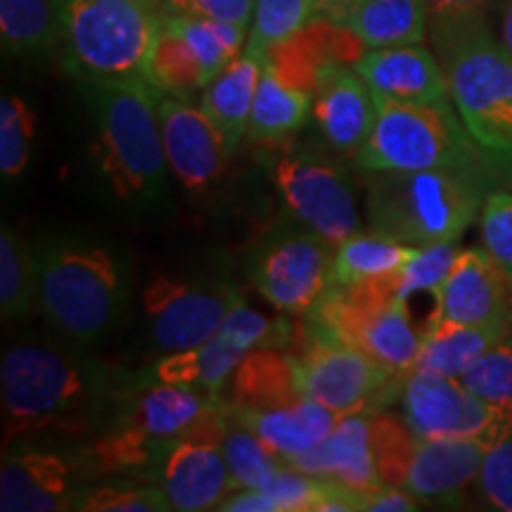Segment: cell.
<instances>
[{"mask_svg": "<svg viewBox=\"0 0 512 512\" xmlns=\"http://www.w3.org/2000/svg\"><path fill=\"white\" fill-rule=\"evenodd\" d=\"M136 384L79 351L50 344L12 347L0 366L5 446L38 432L86 434L105 427Z\"/></svg>", "mask_w": 512, "mask_h": 512, "instance_id": "obj_1", "label": "cell"}, {"mask_svg": "<svg viewBox=\"0 0 512 512\" xmlns=\"http://www.w3.org/2000/svg\"><path fill=\"white\" fill-rule=\"evenodd\" d=\"M38 306L57 335L79 347L100 342L124 318L131 275L112 247L50 235L34 249Z\"/></svg>", "mask_w": 512, "mask_h": 512, "instance_id": "obj_2", "label": "cell"}, {"mask_svg": "<svg viewBox=\"0 0 512 512\" xmlns=\"http://www.w3.org/2000/svg\"><path fill=\"white\" fill-rule=\"evenodd\" d=\"M453 107L503 183H512V53L489 22L432 29Z\"/></svg>", "mask_w": 512, "mask_h": 512, "instance_id": "obj_3", "label": "cell"}, {"mask_svg": "<svg viewBox=\"0 0 512 512\" xmlns=\"http://www.w3.org/2000/svg\"><path fill=\"white\" fill-rule=\"evenodd\" d=\"M95 112V159L117 200L157 202L164 192L166 152L159 95L150 79L83 81Z\"/></svg>", "mask_w": 512, "mask_h": 512, "instance_id": "obj_4", "label": "cell"}, {"mask_svg": "<svg viewBox=\"0 0 512 512\" xmlns=\"http://www.w3.org/2000/svg\"><path fill=\"white\" fill-rule=\"evenodd\" d=\"M494 176L465 171H373L368 176L370 226L406 245L456 242L477 219Z\"/></svg>", "mask_w": 512, "mask_h": 512, "instance_id": "obj_5", "label": "cell"}, {"mask_svg": "<svg viewBox=\"0 0 512 512\" xmlns=\"http://www.w3.org/2000/svg\"><path fill=\"white\" fill-rule=\"evenodd\" d=\"M377 119L356 164L363 171H465L494 176L496 169L479 150L453 100L439 105L394 100L375 93ZM503 183V181H501Z\"/></svg>", "mask_w": 512, "mask_h": 512, "instance_id": "obj_6", "label": "cell"}, {"mask_svg": "<svg viewBox=\"0 0 512 512\" xmlns=\"http://www.w3.org/2000/svg\"><path fill=\"white\" fill-rule=\"evenodd\" d=\"M159 12L136 0H67L64 50L81 81L147 79Z\"/></svg>", "mask_w": 512, "mask_h": 512, "instance_id": "obj_7", "label": "cell"}, {"mask_svg": "<svg viewBox=\"0 0 512 512\" xmlns=\"http://www.w3.org/2000/svg\"><path fill=\"white\" fill-rule=\"evenodd\" d=\"M249 278L273 309L304 316L337 285L335 245L304 223H285L254 247Z\"/></svg>", "mask_w": 512, "mask_h": 512, "instance_id": "obj_8", "label": "cell"}, {"mask_svg": "<svg viewBox=\"0 0 512 512\" xmlns=\"http://www.w3.org/2000/svg\"><path fill=\"white\" fill-rule=\"evenodd\" d=\"M226 427L228 406L216 401L164 451L150 482L162 486L174 510H219L223 498L235 491L223 456Z\"/></svg>", "mask_w": 512, "mask_h": 512, "instance_id": "obj_9", "label": "cell"}, {"mask_svg": "<svg viewBox=\"0 0 512 512\" xmlns=\"http://www.w3.org/2000/svg\"><path fill=\"white\" fill-rule=\"evenodd\" d=\"M273 183L294 221L304 223L330 245L358 233L354 188L342 166L309 147L273 159Z\"/></svg>", "mask_w": 512, "mask_h": 512, "instance_id": "obj_10", "label": "cell"}, {"mask_svg": "<svg viewBox=\"0 0 512 512\" xmlns=\"http://www.w3.org/2000/svg\"><path fill=\"white\" fill-rule=\"evenodd\" d=\"M401 401L403 418L418 439H477L496 446L512 434V411L479 399L456 377L413 370Z\"/></svg>", "mask_w": 512, "mask_h": 512, "instance_id": "obj_11", "label": "cell"}, {"mask_svg": "<svg viewBox=\"0 0 512 512\" xmlns=\"http://www.w3.org/2000/svg\"><path fill=\"white\" fill-rule=\"evenodd\" d=\"M297 363L299 392L337 413H380L403 392L406 377H396L351 344H318Z\"/></svg>", "mask_w": 512, "mask_h": 512, "instance_id": "obj_12", "label": "cell"}, {"mask_svg": "<svg viewBox=\"0 0 512 512\" xmlns=\"http://www.w3.org/2000/svg\"><path fill=\"white\" fill-rule=\"evenodd\" d=\"M98 475L88 448H12L0 467V510L64 512L76 503L91 477Z\"/></svg>", "mask_w": 512, "mask_h": 512, "instance_id": "obj_13", "label": "cell"}, {"mask_svg": "<svg viewBox=\"0 0 512 512\" xmlns=\"http://www.w3.org/2000/svg\"><path fill=\"white\" fill-rule=\"evenodd\" d=\"M280 337V325L249 309L242 302L230 311L214 337L202 342L200 347L166 354L143 377L147 382L178 384L197 392L219 396L226 387L228 377L238 370L249 351L271 344Z\"/></svg>", "mask_w": 512, "mask_h": 512, "instance_id": "obj_14", "label": "cell"}, {"mask_svg": "<svg viewBox=\"0 0 512 512\" xmlns=\"http://www.w3.org/2000/svg\"><path fill=\"white\" fill-rule=\"evenodd\" d=\"M242 302V294L221 280L188 283L166 275L152 280L143 294L152 344L166 354L200 347L219 332L223 320Z\"/></svg>", "mask_w": 512, "mask_h": 512, "instance_id": "obj_15", "label": "cell"}, {"mask_svg": "<svg viewBox=\"0 0 512 512\" xmlns=\"http://www.w3.org/2000/svg\"><path fill=\"white\" fill-rule=\"evenodd\" d=\"M430 323L472 325L508 332L510 280L484 247L458 254L451 273L439 287Z\"/></svg>", "mask_w": 512, "mask_h": 512, "instance_id": "obj_16", "label": "cell"}, {"mask_svg": "<svg viewBox=\"0 0 512 512\" xmlns=\"http://www.w3.org/2000/svg\"><path fill=\"white\" fill-rule=\"evenodd\" d=\"M166 162L188 190H204L226 166V140L202 107L181 95H159Z\"/></svg>", "mask_w": 512, "mask_h": 512, "instance_id": "obj_17", "label": "cell"}, {"mask_svg": "<svg viewBox=\"0 0 512 512\" xmlns=\"http://www.w3.org/2000/svg\"><path fill=\"white\" fill-rule=\"evenodd\" d=\"M377 119L375 91L356 69L335 60L320 64L313 88V121L323 138L344 155H356Z\"/></svg>", "mask_w": 512, "mask_h": 512, "instance_id": "obj_18", "label": "cell"}, {"mask_svg": "<svg viewBox=\"0 0 512 512\" xmlns=\"http://www.w3.org/2000/svg\"><path fill=\"white\" fill-rule=\"evenodd\" d=\"M489 444L477 439H420L406 486L420 503L460 508L463 496L482 470Z\"/></svg>", "mask_w": 512, "mask_h": 512, "instance_id": "obj_19", "label": "cell"}, {"mask_svg": "<svg viewBox=\"0 0 512 512\" xmlns=\"http://www.w3.org/2000/svg\"><path fill=\"white\" fill-rule=\"evenodd\" d=\"M354 69L375 93L394 100L439 105L451 100L444 67L422 43L366 48Z\"/></svg>", "mask_w": 512, "mask_h": 512, "instance_id": "obj_20", "label": "cell"}, {"mask_svg": "<svg viewBox=\"0 0 512 512\" xmlns=\"http://www.w3.org/2000/svg\"><path fill=\"white\" fill-rule=\"evenodd\" d=\"M285 465L297 467L306 475L328 479L358 496L375 491L382 482L370 444V413L342 415L323 444L285 460Z\"/></svg>", "mask_w": 512, "mask_h": 512, "instance_id": "obj_21", "label": "cell"}, {"mask_svg": "<svg viewBox=\"0 0 512 512\" xmlns=\"http://www.w3.org/2000/svg\"><path fill=\"white\" fill-rule=\"evenodd\" d=\"M233 408L249 430L264 441L283 463L323 444L339 420L337 413H332L323 403L306 399V396L294 403H287V406L268 408V411H249V408L238 406Z\"/></svg>", "mask_w": 512, "mask_h": 512, "instance_id": "obj_22", "label": "cell"}, {"mask_svg": "<svg viewBox=\"0 0 512 512\" xmlns=\"http://www.w3.org/2000/svg\"><path fill=\"white\" fill-rule=\"evenodd\" d=\"M266 57L252 50H242L214 81L204 88L202 110L209 114L214 126L226 140L228 152H233L242 136H247L249 117H252L254 95L264 74Z\"/></svg>", "mask_w": 512, "mask_h": 512, "instance_id": "obj_23", "label": "cell"}, {"mask_svg": "<svg viewBox=\"0 0 512 512\" xmlns=\"http://www.w3.org/2000/svg\"><path fill=\"white\" fill-rule=\"evenodd\" d=\"M302 399L292 354L264 344L242 358L230 382V403L249 411H268Z\"/></svg>", "mask_w": 512, "mask_h": 512, "instance_id": "obj_24", "label": "cell"}, {"mask_svg": "<svg viewBox=\"0 0 512 512\" xmlns=\"http://www.w3.org/2000/svg\"><path fill=\"white\" fill-rule=\"evenodd\" d=\"M313 112V91L299 86L280 74L273 62L266 60L259 88L254 95L247 138L252 143H280L299 131Z\"/></svg>", "mask_w": 512, "mask_h": 512, "instance_id": "obj_25", "label": "cell"}, {"mask_svg": "<svg viewBox=\"0 0 512 512\" xmlns=\"http://www.w3.org/2000/svg\"><path fill=\"white\" fill-rule=\"evenodd\" d=\"M337 27L354 34L363 48L422 43L430 29L425 0H356Z\"/></svg>", "mask_w": 512, "mask_h": 512, "instance_id": "obj_26", "label": "cell"}, {"mask_svg": "<svg viewBox=\"0 0 512 512\" xmlns=\"http://www.w3.org/2000/svg\"><path fill=\"white\" fill-rule=\"evenodd\" d=\"M67 0H0L3 50L15 57H34L64 43Z\"/></svg>", "mask_w": 512, "mask_h": 512, "instance_id": "obj_27", "label": "cell"}, {"mask_svg": "<svg viewBox=\"0 0 512 512\" xmlns=\"http://www.w3.org/2000/svg\"><path fill=\"white\" fill-rule=\"evenodd\" d=\"M505 337L496 328H472V325L427 323L422 335V351L415 370L456 377L460 380L479 356H484L494 344Z\"/></svg>", "mask_w": 512, "mask_h": 512, "instance_id": "obj_28", "label": "cell"}, {"mask_svg": "<svg viewBox=\"0 0 512 512\" xmlns=\"http://www.w3.org/2000/svg\"><path fill=\"white\" fill-rule=\"evenodd\" d=\"M415 245H406L380 230L354 233L339 242L335 249V275L337 285L351 287L368 280L394 275L415 254Z\"/></svg>", "mask_w": 512, "mask_h": 512, "instance_id": "obj_29", "label": "cell"}, {"mask_svg": "<svg viewBox=\"0 0 512 512\" xmlns=\"http://www.w3.org/2000/svg\"><path fill=\"white\" fill-rule=\"evenodd\" d=\"M159 17H162L166 27L174 29L192 48V53L197 55L207 86L235 60V57H240L242 50L247 46L249 29L235 27V24L197 15H162V12H159Z\"/></svg>", "mask_w": 512, "mask_h": 512, "instance_id": "obj_30", "label": "cell"}, {"mask_svg": "<svg viewBox=\"0 0 512 512\" xmlns=\"http://www.w3.org/2000/svg\"><path fill=\"white\" fill-rule=\"evenodd\" d=\"M38 306L36 254L8 223L0 228V313L3 320H27Z\"/></svg>", "mask_w": 512, "mask_h": 512, "instance_id": "obj_31", "label": "cell"}, {"mask_svg": "<svg viewBox=\"0 0 512 512\" xmlns=\"http://www.w3.org/2000/svg\"><path fill=\"white\" fill-rule=\"evenodd\" d=\"M226 406L228 427L223 437V456H226L235 489H264L285 463L249 430L230 403Z\"/></svg>", "mask_w": 512, "mask_h": 512, "instance_id": "obj_32", "label": "cell"}, {"mask_svg": "<svg viewBox=\"0 0 512 512\" xmlns=\"http://www.w3.org/2000/svg\"><path fill=\"white\" fill-rule=\"evenodd\" d=\"M147 79L155 83L162 93L181 95V98H188L190 93L207 88L197 55L174 29L166 27L162 17H159V36L150 57Z\"/></svg>", "mask_w": 512, "mask_h": 512, "instance_id": "obj_33", "label": "cell"}, {"mask_svg": "<svg viewBox=\"0 0 512 512\" xmlns=\"http://www.w3.org/2000/svg\"><path fill=\"white\" fill-rule=\"evenodd\" d=\"M418 441V434L411 430L406 418L387 411L370 415V444H373L377 475L382 484L403 486Z\"/></svg>", "mask_w": 512, "mask_h": 512, "instance_id": "obj_34", "label": "cell"}, {"mask_svg": "<svg viewBox=\"0 0 512 512\" xmlns=\"http://www.w3.org/2000/svg\"><path fill=\"white\" fill-rule=\"evenodd\" d=\"M316 19V0H259L249 29L247 50L268 57V53Z\"/></svg>", "mask_w": 512, "mask_h": 512, "instance_id": "obj_35", "label": "cell"}, {"mask_svg": "<svg viewBox=\"0 0 512 512\" xmlns=\"http://www.w3.org/2000/svg\"><path fill=\"white\" fill-rule=\"evenodd\" d=\"M36 119L19 95H5L0 102V174L5 181L27 169L34 145Z\"/></svg>", "mask_w": 512, "mask_h": 512, "instance_id": "obj_36", "label": "cell"}, {"mask_svg": "<svg viewBox=\"0 0 512 512\" xmlns=\"http://www.w3.org/2000/svg\"><path fill=\"white\" fill-rule=\"evenodd\" d=\"M155 484V482H152ZM152 484H88L76 503L81 512H169V496Z\"/></svg>", "mask_w": 512, "mask_h": 512, "instance_id": "obj_37", "label": "cell"}, {"mask_svg": "<svg viewBox=\"0 0 512 512\" xmlns=\"http://www.w3.org/2000/svg\"><path fill=\"white\" fill-rule=\"evenodd\" d=\"M458 254L456 242H434V245L418 247L396 273V294L403 299L418 292L437 294L456 264Z\"/></svg>", "mask_w": 512, "mask_h": 512, "instance_id": "obj_38", "label": "cell"}, {"mask_svg": "<svg viewBox=\"0 0 512 512\" xmlns=\"http://www.w3.org/2000/svg\"><path fill=\"white\" fill-rule=\"evenodd\" d=\"M460 382L479 399L512 411V339L503 337L479 356Z\"/></svg>", "mask_w": 512, "mask_h": 512, "instance_id": "obj_39", "label": "cell"}, {"mask_svg": "<svg viewBox=\"0 0 512 512\" xmlns=\"http://www.w3.org/2000/svg\"><path fill=\"white\" fill-rule=\"evenodd\" d=\"M482 240L512 285V190L494 188L482 207Z\"/></svg>", "mask_w": 512, "mask_h": 512, "instance_id": "obj_40", "label": "cell"}, {"mask_svg": "<svg viewBox=\"0 0 512 512\" xmlns=\"http://www.w3.org/2000/svg\"><path fill=\"white\" fill-rule=\"evenodd\" d=\"M264 489L273 498L278 512H316L323 496V479L306 475L297 467L283 465Z\"/></svg>", "mask_w": 512, "mask_h": 512, "instance_id": "obj_41", "label": "cell"}, {"mask_svg": "<svg viewBox=\"0 0 512 512\" xmlns=\"http://www.w3.org/2000/svg\"><path fill=\"white\" fill-rule=\"evenodd\" d=\"M477 489L489 508L512 512V434L489 448L479 470Z\"/></svg>", "mask_w": 512, "mask_h": 512, "instance_id": "obj_42", "label": "cell"}, {"mask_svg": "<svg viewBox=\"0 0 512 512\" xmlns=\"http://www.w3.org/2000/svg\"><path fill=\"white\" fill-rule=\"evenodd\" d=\"M259 0H162V15H197L252 29Z\"/></svg>", "mask_w": 512, "mask_h": 512, "instance_id": "obj_43", "label": "cell"}, {"mask_svg": "<svg viewBox=\"0 0 512 512\" xmlns=\"http://www.w3.org/2000/svg\"><path fill=\"white\" fill-rule=\"evenodd\" d=\"M503 0H425L430 31L467 22H489Z\"/></svg>", "mask_w": 512, "mask_h": 512, "instance_id": "obj_44", "label": "cell"}, {"mask_svg": "<svg viewBox=\"0 0 512 512\" xmlns=\"http://www.w3.org/2000/svg\"><path fill=\"white\" fill-rule=\"evenodd\" d=\"M418 503L420 498L413 496L406 486L382 484L363 496V510L370 512H415L420 508Z\"/></svg>", "mask_w": 512, "mask_h": 512, "instance_id": "obj_45", "label": "cell"}, {"mask_svg": "<svg viewBox=\"0 0 512 512\" xmlns=\"http://www.w3.org/2000/svg\"><path fill=\"white\" fill-rule=\"evenodd\" d=\"M221 512H278L266 489H235L219 505Z\"/></svg>", "mask_w": 512, "mask_h": 512, "instance_id": "obj_46", "label": "cell"}, {"mask_svg": "<svg viewBox=\"0 0 512 512\" xmlns=\"http://www.w3.org/2000/svg\"><path fill=\"white\" fill-rule=\"evenodd\" d=\"M356 0H316V19L313 22H330V24H337L339 19L347 15L351 5H354Z\"/></svg>", "mask_w": 512, "mask_h": 512, "instance_id": "obj_47", "label": "cell"}, {"mask_svg": "<svg viewBox=\"0 0 512 512\" xmlns=\"http://www.w3.org/2000/svg\"><path fill=\"white\" fill-rule=\"evenodd\" d=\"M501 41L512 53V0L501 3Z\"/></svg>", "mask_w": 512, "mask_h": 512, "instance_id": "obj_48", "label": "cell"}, {"mask_svg": "<svg viewBox=\"0 0 512 512\" xmlns=\"http://www.w3.org/2000/svg\"><path fill=\"white\" fill-rule=\"evenodd\" d=\"M136 3L143 5V8H147V10L159 12V5H162V0H136Z\"/></svg>", "mask_w": 512, "mask_h": 512, "instance_id": "obj_49", "label": "cell"}, {"mask_svg": "<svg viewBox=\"0 0 512 512\" xmlns=\"http://www.w3.org/2000/svg\"><path fill=\"white\" fill-rule=\"evenodd\" d=\"M505 337L512 339V285H510V313H508V332H505Z\"/></svg>", "mask_w": 512, "mask_h": 512, "instance_id": "obj_50", "label": "cell"}]
</instances>
